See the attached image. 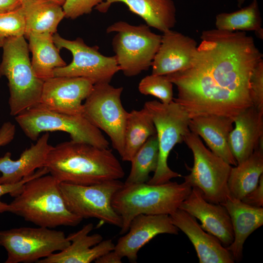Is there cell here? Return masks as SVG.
Listing matches in <instances>:
<instances>
[{
    "label": "cell",
    "instance_id": "cell-40",
    "mask_svg": "<svg viewBox=\"0 0 263 263\" xmlns=\"http://www.w3.org/2000/svg\"><path fill=\"white\" fill-rule=\"evenodd\" d=\"M246 0H237L238 7L240 8Z\"/></svg>",
    "mask_w": 263,
    "mask_h": 263
},
{
    "label": "cell",
    "instance_id": "cell-24",
    "mask_svg": "<svg viewBox=\"0 0 263 263\" xmlns=\"http://www.w3.org/2000/svg\"><path fill=\"white\" fill-rule=\"evenodd\" d=\"M116 2L125 4L129 10L141 18L149 27L162 33L173 28L176 23V9L173 0H105L95 8L105 13Z\"/></svg>",
    "mask_w": 263,
    "mask_h": 263
},
{
    "label": "cell",
    "instance_id": "cell-33",
    "mask_svg": "<svg viewBox=\"0 0 263 263\" xmlns=\"http://www.w3.org/2000/svg\"><path fill=\"white\" fill-rule=\"evenodd\" d=\"M249 84L253 106L263 112V60L252 70Z\"/></svg>",
    "mask_w": 263,
    "mask_h": 263
},
{
    "label": "cell",
    "instance_id": "cell-36",
    "mask_svg": "<svg viewBox=\"0 0 263 263\" xmlns=\"http://www.w3.org/2000/svg\"><path fill=\"white\" fill-rule=\"evenodd\" d=\"M245 204L249 206L261 207L263 206V174L259 179L257 187L246 194L242 200Z\"/></svg>",
    "mask_w": 263,
    "mask_h": 263
},
{
    "label": "cell",
    "instance_id": "cell-14",
    "mask_svg": "<svg viewBox=\"0 0 263 263\" xmlns=\"http://www.w3.org/2000/svg\"><path fill=\"white\" fill-rule=\"evenodd\" d=\"M94 83L82 77L54 76L44 81L39 105L69 115H83V103Z\"/></svg>",
    "mask_w": 263,
    "mask_h": 263
},
{
    "label": "cell",
    "instance_id": "cell-30",
    "mask_svg": "<svg viewBox=\"0 0 263 263\" xmlns=\"http://www.w3.org/2000/svg\"><path fill=\"white\" fill-rule=\"evenodd\" d=\"M159 147L156 134L150 137L138 150L132 160L131 169L125 182L126 185L147 183L150 174L157 168Z\"/></svg>",
    "mask_w": 263,
    "mask_h": 263
},
{
    "label": "cell",
    "instance_id": "cell-5",
    "mask_svg": "<svg viewBox=\"0 0 263 263\" xmlns=\"http://www.w3.org/2000/svg\"><path fill=\"white\" fill-rule=\"evenodd\" d=\"M2 48L0 77L8 80L10 114L15 117L39 103L44 81L34 72L24 36L7 39Z\"/></svg>",
    "mask_w": 263,
    "mask_h": 263
},
{
    "label": "cell",
    "instance_id": "cell-35",
    "mask_svg": "<svg viewBox=\"0 0 263 263\" xmlns=\"http://www.w3.org/2000/svg\"><path fill=\"white\" fill-rule=\"evenodd\" d=\"M103 0H65L62 5L65 18L75 19L83 15L89 14L94 8Z\"/></svg>",
    "mask_w": 263,
    "mask_h": 263
},
{
    "label": "cell",
    "instance_id": "cell-32",
    "mask_svg": "<svg viewBox=\"0 0 263 263\" xmlns=\"http://www.w3.org/2000/svg\"><path fill=\"white\" fill-rule=\"evenodd\" d=\"M25 22L21 7L0 14V47L10 38L24 36Z\"/></svg>",
    "mask_w": 263,
    "mask_h": 263
},
{
    "label": "cell",
    "instance_id": "cell-37",
    "mask_svg": "<svg viewBox=\"0 0 263 263\" xmlns=\"http://www.w3.org/2000/svg\"><path fill=\"white\" fill-rule=\"evenodd\" d=\"M15 125L12 122H5L0 128V147L9 144L15 137Z\"/></svg>",
    "mask_w": 263,
    "mask_h": 263
},
{
    "label": "cell",
    "instance_id": "cell-6",
    "mask_svg": "<svg viewBox=\"0 0 263 263\" xmlns=\"http://www.w3.org/2000/svg\"><path fill=\"white\" fill-rule=\"evenodd\" d=\"M24 134L36 141L43 132L60 131L69 134L71 140L100 148L109 143L101 131L83 115H69L47 109L38 104L15 116Z\"/></svg>",
    "mask_w": 263,
    "mask_h": 263
},
{
    "label": "cell",
    "instance_id": "cell-1",
    "mask_svg": "<svg viewBox=\"0 0 263 263\" xmlns=\"http://www.w3.org/2000/svg\"><path fill=\"white\" fill-rule=\"evenodd\" d=\"M189 67L166 75L176 86L173 100L190 118L211 115L233 120L253 106L249 80L263 55L244 31H203Z\"/></svg>",
    "mask_w": 263,
    "mask_h": 263
},
{
    "label": "cell",
    "instance_id": "cell-31",
    "mask_svg": "<svg viewBox=\"0 0 263 263\" xmlns=\"http://www.w3.org/2000/svg\"><path fill=\"white\" fill-rule=\"evenodd\" d=\"M138 88L141 94L157 97L163 103L168 104L173 101V83L166 75H147L141 80Z\"/></svg>",
    "mask_w": 263,
    "mask_h": 263
},
{
    "label": "cell",
    "instance_id": "cell-4",
    "mask_svg": "<svg viewBox=\"0 0 263 263\" xmlns=\"http://www.w3.org/2000/svg\"><path fill=\"white\" fill-rule=\"evenodd\" d=\"M192 188L184 182L151 185H126L114 194L112 206L121 217L120 234L128 230L132 219L140 214L169 215L190 194Z\"/></svg>",
    "mask_w": 263,
    "mask_h": 263
},
{
    "label": "cell",
    "instance_id": "cell-8",
    "mask_svg": "<svg viewBox=\"0 0 263 263\" xmlns=\"http://www.w3.org/2000/svg\"><path fill=\"white\" fill-rule=\"evenodd\" d=\"M144 107L155 127L159 147L157 167L147 183L164 184L173 178L182 176L169 168L168 159L173 147L184 142L185 137L190 132V118L184 108L173 100L168 104L157 100L149 101L145 102Z\"/></svg>",
    "mask_w": 263,
    "mask_h": 263
},
{
    "label": "cell",
    "instance_id": "cell-23",
    "mask_svg": "<svg viewBox=\"0 0 263 263\" xmlns=\"http://www.w3.org/2000/svg\"><path fill=\"white\" fill-rule=\"evenodd\" d=\"M222 204L229 214L234 232L233 241L226 247L234 261L238 262L242 259L245 240L263 224V207L249 206L230 195Z\"/></svg>",
    "mask_w": 263,
    "mask_h": 263
},
{
    "label": "cell",
    "instance_id": "cell-34",
    "mask_svg": "<svg viewBox=\"0 0 263 263\" xmlns=\"http://www.w3.org/2000/svg\"><path fill=\"white\" fill-rule=\"evenodd\" d=\"M49 172L45 167L38 169L32 174L23 178L20 181L14 184L0 183V213L10 212L12 207L10 204H7L0 200L1 196L6 194H9L14 197L19 192L25 183L34 178L48 174Z\"/></svg>",
    "mask_w": 263,
    "mask_h": 263
},
{
    "label": "cell",
    "instance_id": "cell-11",
    "mask_svg": "<svg viewBox=\"0 0 263 263\" xmlns=\"http://www.w3.org/2000/svg\"><path fill=\"white\" fill-rule=\"evenodd\" d=\"M123 90V87L116 88L108 83L94 84L83 103V115L93 125L108 135L121 156L128 113L121 102Z\"/></svg>",
    "mask_w": 263,
    "mask_h": 263
},
{
    "label": "cell",
    "instance_id": "cell-39",
    "mask_svg": "<svg viewBox=\"0 0 263 263\" xmlns=\"http://www.w3.org/2000/svg\"><path fill=\"white\" fill-rule=\"evenodd\" d=\"M122 259L113 250L100 257L94 262L96 263H121Z\"/></svg>",
    "mask_w": 263,
    "mask_h": 263
},
{
    "label": "cell",
    "instance_id": "cell-19",
    "mask_svg": "<svg viewBox=\"0 0 263 263\" xmlns=\"http://www.w3.org/2000/svg\"><path fill=\"white\" fill-rule=\"evenodd\" d=\"M191 37L169 30L161 37L151 64V74L166 75L188 68L197 47Z\"/></svg>",
    "mask_w": 263,
    "mask_h": 263
},
{
    "label": "cell",
    "instance_id": "cell-16",
    "mask_svg": "<svg viewBox=\"0 0 263 263\" xmlns=\"http://www.w3.org/2000/svg\"><path fill=\"white\" fill-rule=\"evenodd\" d=\"M179 208L191 215L201 223V226L217 238L225 247L234 240V232L229 214L221 204L207 201L197 188H192L187 198Z\"/></svg>",
    "mask_w": 263,
    "mask_h": 263
},
{
    "label": "cell",
    "instance_id": "cell-18",
    "mask_svg": "<svg viewBox=\"0 0 263 263\" xmlns=\"http://www.w3.org/2000/svg\"><path fill=\"white\" fill-rule=\"evenodd\" d=\"M169 217L173 224L191 242L200 263L235 262L226 247L217 238L206 231L191 215L178 208Z\"/></svg>",
    "mask_w": 263,
    "mask_h": 263
},
{
    "label": "cell",
    "instance_id": "cell-21",
    "mask_svg": "<svg viewBox=\"0 0 263 263\" xmlns=\"http://www.w3.org/2000/svg\"><path fill=\"white\" fill-rule=\"evenodd\" d=\"M49 133L45 132L17 160L12 159L10 152L0 157V183H16L44 167L48 153L53 147L49 144Z\"/></svg>",
    "mask_w": 263,
    "mask_h": 263
},
{
    "label": "cell",
    "instance_id": "cell-17",
    "mask_svg": "<svg viewBox=\"0 0 263 263\" xmlns=\"http://www.w3.org/2000/svg\"><path fill=\"white\" fill-rule=\"evenodd\" d=\"M93 227V224L89 223L71 233L67 236L71 243L66 248L37 263H90L114 250L115 244L111 239L103 241L102 236L98 233L89 235Z\"/></svg>",
    "mask_w": 263,
    "mask_h": 263
},
{
    "label": "cell",
    "instance_id": "cell-27",
    "mask_svg": "<svg viewBox=\"0 0 263 263\" xmlns=\"http://www.w3.org/2000/svg\"><path fill=\"white\" fill-rule=\"evenodd\" d=\"M263 142L247 159L231 168L227 181L230 195L240 200L258 186L263 174Z\"/></svg>",
    "mask_w": 263,
    "mask_h": 263
},
{
    "label": "cell",
    "instance_id": "cell-3",
    "mask_svg": "<svg viewBox=\"0 0 263 263\" xmlns=\"http://www.w3.org/2000/svg\"><path fill=\"white\" fill-rule=\"evenodd\" d=\"M60 182L48 173L27 182L10 204L12 213L38 226H75L83 219L71 212Z\"/></svg>",
    "mask_w": 263,
    "mask_h": 263
},
{
    "label": "cell",
    "instance_id": "cell-38",
    "mask_svg": "<svg viewBox=\"0 0 263 263\" xmlns=\"http://www.w3.org/2000/svg\"><path fill=\"white\" fill-rule=\"evenodd\" d=\"M21 6L20 0H0V14L15 10Z\"/></svg>",
    "mask_w": 263,
    "mask_h": 263
},
{
    "label": "cell",
    "instance_id": "cell-22",
    "mask_svg": "<svg viewBox=\"0 0 263 263\" xmlns=\"http://www.w3.org/2000/svg\"><path fill=\"white\" fill-rule=\"evenodd\" d=\"M234 120L214 115L195 116L190 118V131L201 136L211 151L230 165L237 162L228 145V137L233 129Z\"/></svg>",
    "mask_w": 263,
    "mask_h": 263
},
{
    "label": "cell",
    "instance_id": "cell-20",
    "mask_svg": "<svg viewBox=\"0 0 263 263\" xmlns=\"http://www.w3.org/2000/svg\"><path fill=\"white\" fill-rule=\"evenodd\" d=\"M228 145L237 164L249 157L263 141V112L253 106L234 119Z\"/></svg>",
    "mask_w": 263,
    "mask_h": 263
},
{
    "label": "cell",
    "instance_id": "cell-10",
    "mask_svg": "<svg viewBox=\"0 0 263 263\" xmlns=\"http://www.w3.org/2000/svg\"><path fill=\"white\" fill-rule=\"evenodd\" d=\"M65 233L50 228L20 227L0 231V245L7 253L5 263H37L70 245Z\"/></svg>",
    "mask_w": 263,
    "mask_h": 263
},
{
    "label": "cell",
    "instance_id": "cell-7",
    "mask_svg": "<svg viewBox=\"0 0 263 263\" xmlns=\"http://www.w3.org/2000/svg\"><path fill=\"white\" fill-rule=\"evenodd\" d=\"M106 32L114 33L112 47L119 71L125 76H136L151 66L161 35L152 32L146 24L132 25L125 21L114 22Z\"/></svg>",
    "mask_w": 263,
    "mask_h": 263
},
{
    "label": "cell",
    "instance_id": "cell-25",
    "mask_svg": "<svg viewBox=\"0 0 263 263\" xmlns=\"http://www.w3.org/2000/svg\"><path fill=\"white\" fill-rule=\"evenodd\" d=\"M21 9L24 16V37L30 34L56 33L65 18L62 5L53 0H24Z\"/></svg>",
    "mask_w": 263,
    "mask_h": 263
},
{
    "label": "cell",
    "instance_id": "cell-9",
    "mask_svg": "<svg viewBox=\"0 0 263 263\" xmlns=\"http://www.w3.org/2000/svg\"><path fill=\"white\" fill-rule=\"evenodd\" d=\"M184 142L191 150L193 165L184 182L197 188L205 199L214 204H223L230 195L227 181L231 165L208 150L199 136L190 132Z\"/></svg>",
    "mask_w": 263,
    "mask_h": 263
},
{
    "label": "cell",
    "instance_id": "cell-41",
    "mask_svg": "<svg viewBox=\"0 0 263 263\" xmlns=\"http://www.w3.org/2000/svg\"><path fill=\"white\" fill-rule=\"evenodd\" d=\"M21 1L22 0H20ZM54 0L58 3H59V4H60L61 5H63L64 2V1L65 0Z\"/></svg>",
    "mask_w": 263,
    "mask_h": 263
},
{
    "label": "cell",
    "instance_id": "cell-13",
    "mask_svg": "<svg viewBox=\"0 0 263 263\" xmlns=\"http://www.w3.org/2000/svg\"><path fill=\"white\" fill-rule=\"evenodd\" d=\"M53 40L59 50L66 49L73 56L69 64L54 70V76L82 77L90 79L94 84L110 83L119 71L114 56L102 55L97 46H88L80 38L69 40L56 32L53 35Z\"/></svg>",
    "mask_w": 263,
    "mask_h": 263
},
{
    "label": "cell",
    "instance_id": "cell-2",
    "mask_svg": "<svg viewBox=\"0 0 263 263\" xmlns=\"http://www.w3.org/2000/svg\"><path fill=\"white\" fill-rule=\"evenodd\" d=\"M44 167L60 183L79 185L119 180L125 176L111 149L73 140L53 147Z\"/></svg>",
    "mask_w": 263,
    "mask_h": 263
},
{
    "label": "cell",
    "instance_id": "cell-15",
    "mask_svg": "<svg viewBox=\"0 0 263 263\" xmlns=\"http://www.w3.org/2000/svg\"><path fill=\"white\" fill-rule=\"evenodd\" d=\"M179 230L169 215L140 214L132 219L114 250L122 258L135 262L140 249L155 236L161 234L177 235Z\"/></svg>",
    "mask_w": 263,
    "mask_h": 263
},
{
    "label": "cell",
    "instance_id": "cell-29",
    "mask_svg": "<svg viewBox=\"0 0 263 263\" xmlns=\"http://www.w3.org/2000/svg\"><path fill=\"white\" fill-rule=\"evenodd\" d=\"M215 24L216 29L222 31H252L257 38L263 39L262 19L257 0L236 11L217 14Z\"/></svg>",
    "mask_w": 263,
    "mask_h": 263
},
{
    "label": "cell",
    "instance_id": "cell-26",
    "mask_svg": "<svg viewBox=\"0 0 263 263\" xmlns=\"http://www.w3.org/2000/svg\"><path fill=\"white\" fill-rule=\"evenodd\" d=\"M32 54V66L36 75L43 81L54 77V71L67 64L50 33L30 34L25 38Z\"/></svg>",
    "mask_w": 263,
    "mask_h": 263
},
{
    "label": "cell",
    "instance_id": "cell-12",
    "mask_svg": "<svg viewBox=\"0 0 263 263\" xmlns=\"http://www.w3.org/2000/svg\"><path fill=\"white\" fill-rule=\"evenodd\" d=\"M119 180L91 185L60 183L61 191L69 209L82 219L96 218L121 228L122 219L112 206L114 194L123 186Z\"/></svg>",
    "mask_w": 263,
    "mask_h": 263
},
{
    "label": "cell",
    "instance_id": "cell-28",
    "mask_svg": "<svg viewBox=\"0 0 263 263\" xmlns=\"http://www.w3.org/2000/svg\"><path fill=\"white\" fill-rule=\"evenodd\" d=\"M156 134V130L147 110L143 107L140 110L128 112L124 132V150L121 156L124 161L132 158L148 138Z\"/></svg>",
    "mask_w": 263,
    "mask_h": 263
}]
</instances>
